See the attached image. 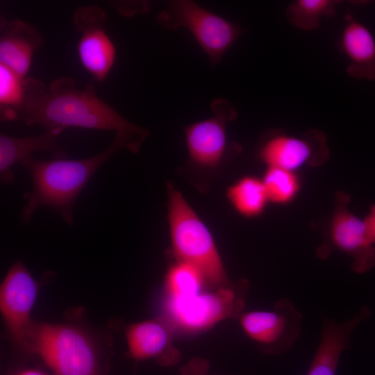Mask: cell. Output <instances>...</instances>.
<instances>
[{"label": "cell", "instance_id": "cell-25", "mask_svg": "<svg viewBox=\"0 0 375 375\" xmlns=\"http://www.w3.org/2000/svg\"><path fill=\"white\" fill-rule=\"evenodd\" d=\"M17 375H56V374H47L43 372L35 370V369H28V370L23 371Z\"/></svg>", "mask_w": 375, "mask_h": 375}, {"label": "cell", "instance_id": "cell-18", "mask_svg": "<svg viewBox=\"0 0 375 375\" xmlns=\"http://www.w3.org/2000/svg\"><path fill=\"white\" fill-rule=\"evenodd\" d=\"M226 197L233 209L246 217L260 215L269 202L262 179L253 176L236 181L227 189Z\"/></svg>", "mask_w": 375, "mask_h": 375}, {"label": "cell", "instance_id": "cell-6", "mask_svg": "<svg viewBox=\"0 0 375 375\" xmlns=\"http://www.w3.org/2000/svg\"><path fill=\"white\" fill-rule=\"evenodd\" d=\"M157 21L169 30L187 28L213 67L243 32L235 24L190 0L171 1L158 15Z\"/></svg>", "mask_w": 375, "mask_h": 375}, {"label": "cell", "instance_id": "cell-24", "mask_svg": "<svg viewBox=\"0 0 375 375\" xmlns=\"http://www.w3.org/2000/svg\"><path fill=\"white\" fill-rule=\"evenodd\" d=\"M366 225L368 235L375 244V205H372L368 214L363 219Z\"/></svg>", "mask_w": 375, "mask_h": 375}, {"label": "cell", "instance_id": "cell-15", "mask_svg": "<svg viewBox=\"0 0 375 375\" xmlns=\"http://www.w3.org/2000/svg\"><path fill=\"white\" fill-rule=\"evenodd\" d=\"M364 319L361 312L342 323L323 317L320 342L306 375H335L341 354L350 347L353 330Z\"/></svg>", "mask_w": 375, "mask_h": 375}, {"label": "cell", "instance_id": "cell-17", "mask_svg": "<svg viewBox=\"0 0 375 375\" xmlns=\"http://www.w3.org/2000/svg\"><path fill=\"white\" fill-rule=\"evenodd\" d=\"M315 147L306 138L277 135L261 147L260 158L267 167H278L295 172L314 158Z\"/></svg>", "mask_w": 375, "mask_h": 375}, {"label": "cell", "instance_id": "cell-5", "mask_svg": "<svg viewBox=\"0 0 375 375\" xmlns=\"http://www.w3.org/2000/svg\"><path fill=\"white\" fill-rule=\"evenodd\" d=\"M248 283L183 297L168 296L165 322L173 330L197 333L228 318L240 317L245 306Z\"/></svg>", "mask_w": 375, "mask_h": 375}, {"label": "cell", "instance_id": "cell-14", "mask_svg": "<svg viewBox=\"0 0 375 375\" xmlns=\"http://www.w3.org/2000/svg\"><path fill=\"white\" fill-rule=\"evenodd\" d=\"M44 42L33 26L20 19L3 22L0 35V64L26 78L34 53Z\"/></svg>", "mask_w": 375, "mask_h": 375}, {"label": "cell", "instance_id": "cell-21", "mask_svg": "<svg viewBox=\"0 0 375 375\" xmlns=\"http://www.w3.org/2000/svg\"><path fill=\"white\" fill-rule=\"evenodd\" d=\"M334 3L329 0H298L288 10L289 19L303 29L315 28L322 17L333 13Z\"/></svg>", "mask_w": 375, "mask_h": 375}, {"label": "cell", "instance_id": "cell-22", "mask_svg": "<svg viewBox=\"0 0 375 375\" xmlns=\"http://www.w3.org/2000/svg\"><path fill=\"white\" fill-rule=\"evenodd\" d=\"M169 296L183 297L197 293L205 287L199 274L189 266L177 262L167 275Z\"/></svg>", "mask_w": 375, "mask_h": 375}, {"label": "cell", "instance_id": "cell-13", "mask_svg": "<svg viewBox=\"0 0 375 375\" xmlns=\"http://www.w3.org/2000/svg\"><path fill=\"white\" fill-rule=\"evenodd\" d=\"M64 131L46 129L35 136L15 137L0 134V180L3 184L14 181L12 167L36 151H45L54 158H66L67 152L60 144L59 138Z\"/></svg>", "mask_w": 375, "mask_h": 375}, {"label": "cell", "instance_id": "cell-19", "mask_svg": "<svg viewBox=\"0 0 375 375\" xmlns=\"http://www.w3.org/2000/svg\"><path fill=\"white\" fill-rule=\"evenodd\" d=\"M269 202L285 204L299 191V180L295 172L278 167H267L262 178Z\"/></svg>", "mask_w": 375, "mask_h": 375}, {"label": "cell", "instance_id": "cell-8", "mask_svg": "<svg viewBox=\"0 0 375 375\" xmlns=\"http://www.w3.org/2000/svg\"><path fill=\"white\" fill-rule=\"evenodd\" d=\"M210 107L211 117L184 128L189 162L204 169L217 167L226 158L229 149L227 124L237 115L234 106L223 98L214 99Z\"/></svg>", "mask_w": 375, "mask_h": 375}, {"label": "cell", "instance_id": "cell-10", "mask_svg": "<svg viewBox=\"0 0 375 375\" xmlns=\"http://www.w3.org/2000/svg\"><path fill=\"white\" fill-rule=\"evenodd\" d=\"M37 293L38 285L30 272L22 262L15 263L1 286L0 308L9 331L23 346Z\"/></svg>", "mask_w": 375, "mask_h": 375}, {"label": "cell", "instance_id": "cell-23", "mask_svg": "<svg viewBox=\"0 0 375 375\" xmlns=\"http://www.w3.org/2000/svg\"><path fill=\"white\" fill-rule=\"evenodd\" d=\"M207 362L199 358L191 360L181 371V375H206Z\"/></svg>", "mask_w": 375, "mask_h": 375}, {"label": "cell", "instance_id": "cell-9", "mask_svg": "<svg viewBox=\"0 0 375 375\" xmlns=\"http://www.w3.org/2000/svg\"><path fill=\"white\" fill-rule=\"evenodd\" d=\"M106 12L92 5L77 8L72 17L80 37L78 55L84 68L99 82L108 77L115 60L116 49L106 32Z\"/></svg>", "mask_w": 375, "mask_h": 375}, {"label": "cell", "instance_id": "cell-7", "mask_svg": "<svg viewBox=\"0 0 375 375\" xmlns=\"http://www.w3.org/2000/svg\"><path fill=\"white\" fill-rule=\"evenodd\" d=\"M302 315L287 299L276 302L272 310L243 313L240 323L245 334L267 354H281L289 350L299 336Z\"/></svg>", "mask_w": 375, "mask_h": 375}, {"label": "cell", "instance_id": "cell-16", "mask_svg": "<svg viewBox=\"0 0 375 375\" xmlns=\"http://www.w3.org/2000/svg\"><path fill=\"white\" fill-rule=\"evenodd\" d=\"M340 44L349 60L350 74L359 78L375 79V39L367 27L349 17Z\"/></svg>", "mask_w": 375, "mask_h": 375}, {"label": "cell", "instance_id": "cell-4", "mask_svg": "<svg viewBox=\"0 0 375 375\" xmlns=\"http://www.w3.org/2000/svg\"><path fill=\"white\" fill-rule=\"evenodd\" d=\"M24 347L38 355L56 375H99L92 344L74 326L32 322Z\"/></svg>", "mask_w": 375, "mask_h": 375}, {"label": "cell", "instance_id": "cell-11", "mask_svg": "<svg viewBox=\"0 0 375 375\" xmlns=\"http://www.w3.org/2000/svg\"><path fill=\"white\" fill-rule=\"evenodd\" d=\"M333 246L353 258L351 267L364 273L375 265V247L371 241L364 219L350 212L345 206L336 210L330 227Z\"/></svg>", "mask_w": 375, "mask_h": 375}, {"label": "cell", "instance_id": "cell-2", "mask_svg": "<svg viewBox=\"0 0 375 375\" xmlns=\"http://www.w3.org/2000/svg\"><path fill=\"white\" fill-rule=\"evenodd\" d=\"M143 140L116 133L112 142L101 152L86 158L38 160L33 156L22 160L32 180V190L24 194L26 203L20 220L29 223L36 210L47 206L60 214L69 226L74 224V208L76 199L95 172L111 157L122 150L137 153Z\"/></svg>", "mask_w": 375, "mask_h": 375}, {"label": "cell", "instance_id": "cell-20", "mask_svg": "<svg viewBox=\"0 0 375 375\" xmlns=\"http://www.w3.org/2000/svg\"><path fill=\"white\" fill-rule=\"evenodd\" d=\"M24 78L0 64V117L2 122L13 121L16 112L21 108L24 94Z\"/></svg>", "mask_w": 375, "mask_h": 375}, {"label": "cell", "instance_id": "cell-3", "mask_svg": "<svg viewBox=\"0 0 375 375\" xmlns=\"http://www.w3.org/2000/svg\"><path fill=\"white\" fill-rule=\"evenodd\" d=\"M167 192V220L176 262L192 268L210 290L233 285L206 225L170 182Z\"/></svg>", "mask_w": 375, "mask_h": 375}, {"label": "cell", "instance_id": "cell-12", "mask_svg": "<svg viewBox=\"0 0 375 375\" xmlns=\"http://www.w3.org/2000/svg\"><path fill=\"white\" fill-rule=\"evenodd\" d=\"M172 331L162 320L131 324L126 331L131 356L136 360L156 358L165 365L176 363L180 355L172 345Z\"/></svg>", "mask_w": 375, "mask_h": 375}, {"label": "cell", "instance_id": "cell-1", "mask_svg": "<svg viewBox=\"0 0 375 375\" xmlns=\"http://www.w3.org/2000/svg\"><path fill=\"white\" fill-rule=\"evenodd\" d=\"M24 100L13 121L46 129L69 127L112 131L145 140L149 131L136 125L102 100L93 83L80 89L74 79L63 76L47 87L39 79H24Z\"/></svg>", "mask_w": 375, "mask_h": 375}]
</instances>
